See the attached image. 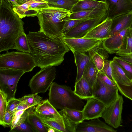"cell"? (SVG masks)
<instances>
[{
    "label": "cell",
    "instance_id": "d590c367",
    "mask_svg": "<svg viewBox=\"0 0 132 132\" xmlns=\"http://www.w3.org/2000/svg\"><path fill=\"white\" fill-rule=\"evenodd\" d=\"M7 100L4 93L0 89V124L5 127L4 122V116L7 107Z\"/></svg>",
    "mask_w": 132,
    "mask_h": 132
},
{
    "label": "cell",
    "instance_id": "52a82bcc",
    "mask_svg": "<svg viewBox=\"0 0 132 132\" xmlns=\"http://www.w3.org/2000/svg\"><path fill=\"white\" fill-rule=\"evenodd\" d=\"M25 73L18 70L0 68V89L5 94L7 101L15 97L18 82Z\"/></svg>",
    "mask_w": 132,
    "mask_h": 132
},
{
    "label": "cell",
    "instance_id": "9a60e30c",
    "mask_svg": "<svg viewBox=\"0 0 132 132\" xmlns=\"http://www.w3.org/2000/svg\"><path fill=\"white\" fill-rule=\"evenodd\" d=\"M112 20L107 17L89 31L83 38L101 40L110 37Z\"/></svg>",
    "mask_w": 132,
    "mask_h": 132
},
{
    "label": "cell",
    "instance_id": "836d02e7",
    "mask_svg": "<svg viewBox=\"0 0 132 132\" xmlns=\"http://www.w3.org/2000/svg\"><path fill=\"white\" fill-rule=\"evenodd\" d=\"M21 98L22 101L30 108L37 105L43 100L42 97L36 93L26 95L23 96Z\"/></svg>",
    "mask_w": 132,
    "mask_h": 132
},
{
    "label": "cell",
    "instance_id": "ffe728a7",
    "mask_svg": "<svg viewBox=\"0 0 132 132\" xmlns=\"http://www.w3.org/2000/svg\"><path fill=\"white\" fill-rule=\"evenodd\" d=\"M110 37L132 25V12L117 16L112 19Z\"/></svg>",
    "mask_w": 132,
    "mask_h": 132
},
{
    "label": "cell",
    "instance_id": "1f68e13d",
    "mask_svg": "<svg viewBox=\"0 0 132 132\" xmlns=\"http://www.w3.org/2000/svg\"><path fill=\"white\" fill-rule=\"evenodd\" d=\"M14 49L19 51L30 53L27 35L25 32L22 33L16 39Z\"/></svg>",
    "mask_w": 132,
    "mask_h": 132
},
{
    "label": "cell",
    "instance_id": "44dd1931",
    "mask_svg": "<svg viewBox=\"0 0 132 132\" xmlns=\"http://www.w3.org/2000/svg\"><path fill=\"white\" fill-rule=\"evenodd\" d=\"M74 87V93L81 99L93 98V87L83 77L75 82Z\"/></svg>",
    "mask_w": 132,
    "mask_h": 132
},
{
    "label": "cell",
    "instance_id": "7c38bea8",
    "mask_svg": "<svg viewBox=\"0 0 132 132\" xmlns=\"http://www.w3.org/2000/svg\"><path fill=\"white\" fill-rule=\"evenodd\" d=\"M108 8L109 18L112 19L132 12V0H104Z\"/></svg>",
    "mask_w": 132,
    "mask_h": 132
},
{
    "label": "cell",
    "instance_id": "6da1fadb",
    "mask_svg": "<svg viewBox=\"0 0 132 132\" xmlns=\"http://www.w3.org/2000/svg\"><path fill=\"white\" fill-rule=\"evenodd\" d=\"M30 53L37 67L41 69L60 65L70 50L63 37H53L39 30L27 35Z\"/></svg>",
    "mask_w": 132,
    "mask_h": 132
},
{
    "label": "cell",
    "instance_id": "b9f144b4",
    "mask_svg": "<svg viewBox=\"0 0 132 132\" xmlns=\"http://www.w3.org/2000/svg\"><path fill=\"white\" fill-rule=\"evenodd\" d=\"M14 114L10 111L7 108L4 119V122L5 127H11Z\"/></svg>",
    "mask_w": 132,
    "mask_h": 132
},
{
    "label": "cell",
    "instance_id": "4dcf8cb0",
    "mask_svg": "<svg viewBox=\"0 0 132 132\" xmlns=\"http://www.w3.org/2000/svg\"><path fill=\"white\" fill-rule=\"evenodd\" d=\"M79 0H49V6L63 9L71 12L72 8Z\"/></svg>",
    "mask_w": 132,
    "mask_h": 132
},
{
    "label": "cell",
    "instance_id": "ee69618b",
    "mask_svg": "<svg viewBox=\"0 0 132 132\" xmlns=\"http://www.w3.org/2000/svg\"><path fill=\"white\" fill-rule=\"evenodd\" d=\"M25 110L17 111L15 112L13 118L12 125L10 127V130L15 128L17 123Z\"/></svg>",
    "mask_w": 132,
    "mask_h": 132
},
{
    "label": "cell",
    "instance_id": "4fadbf2b",
    "mask_svg": "<svg viewBox=\"0 0 132 132\" xmlns=\"http://www.w3.org/2000/svg\"><path fill=\"white\" fill-rule=\"evenodd\" d=\"M59 112L62 116L68 132H76L78 125L84 120L82 110L65 108Z\"/></svg>",
    "mask_w": 132,
    "mask_h": 132
},
{
    "label": "cell",
    "instance_id": "f35d334b",
    "mask_svg": "<svg viewBox=\"0 0 132 132\" xmlns=\"http://www.w3.org/2000/svg\"><path fill=\"white\" fill-rule=\"evenodd\" d=\"M9 132H35L31 125L28 123L27 119L22 122L19 126Z\"/></svg>",
    "mask_w": 132,
    "mask_h": 132
},
{
    "label": "cell",
    "instance_id": "f546056e",
    "mask_svg": "<svg viewBox=\"0 0 132 132\" xmlns=\"http://www.w3.org/2000/svg\"><path fill=\"white\" fill-rule=\"evenodd\" d=\"M20 5L26 3L30 6L31 10L37 13L42 9L49 7L48 2L44 0H15Z\"/></svg>",
    "mask_w": 132,
    "mask_h": 132
},
{
    "label": "cell",
    "instance_id": "e0dca14e",
    "mask_svg": "<svg viewBox=\"0 0 132 132\" xmlns=\"http://www.w3.org/2000/svg\"><path fill=\"white\" fill-rule=\"evenodd\" d=\"M128 29H124L114 34L103 41V46L109 53L111 54L116 53L119 50Z\"/></svg>",
    "mask_w": 132,
    "mask_h": 132
},
{
    "label": "cell",
    "instance_id": "5b68a950",
    "mask_svg": "<svg viewBox=\"0 0 132 132\" xmlns=\"http://www.w3.org/2000/svg\"><path fill=\"white\" fill-rule=\"evenodd\" d=\"M37 67L30 53L20 51H6L0 55V68L18 70L25 72L32 71Z\"/></svg>",
    "mask_w": 132,
    "mask_h": 132
},
{
    "label": "cell",
    "instance_id": "e575fe53",
    "mask_svg": "<svg viewBox=\"0 0 132 132\" xmlns=\"http://www.w3.org/2000/svg\"><path fill=\"white\" fill-rule=\"evenodd\" d=\"M113 60L121 67L127 77L132 81V63L125 60L119 57L114 56Z\"/></svg>",
    "mask_w": 132,
    "mask_h": 132
},
{
    "label": "cell",
    "instance_id": "74e56055",
    "mask_svg": "<svg viewBox=\"0 0 132 132\" xmlns=\"http://www.w3.org/2000/svg\"><path fill=\"white\" fill-rule=\"evenodd\" d=\"M118 90L126 97L132 101V81L130 86H126L115 82Z\"/></svg>",
    "mask_w": 132,
    "mask_h": 132
},
{
    "label": "cell",
    "instance_id": "8992f818",
    "mask_svg": "<svg viewBox=\"0 0 132 132\" xmlns=\"http://www.w3.org/2000/svg\"><path fill=\"white\" fill-rule=\"evenodd\" d=\"M55 66H50L41 68L31 78L29 86L32 93H45L55 79L56 75Z\"/></svg>",
    "mask_w": 132,
    "mask_h": 132
},
{
    "label": "cell",
    "instance_id": "9c48e42d",
    "mask_svg": "<svg viewBox=\"0 0 132 132\" xmlns=\"http://www.w3.org/2000/svg\"><path fill=\"white\" fill-rule=\"evenodd\" d=\"M123 102L122 96L119 95L115 101L106 107L102 114L101 117L105 123L114 128H118L122 126V113Z\"/></svg>",
    "mask_w": 132,
    "mask_h": 132
},
{
    "label": "cell",
    "instance_id": "d6a6232c",
    "mask_svg": "<svg viewBox=\"0 0 132 132\" xmlns=\"http://www.w3.org/2000/svg\"><path fill=\"white\" fill-rule=\"evenodd\" d=\"M14 11L21 19L27 16H35L37 14L32 11L30 6L24 3L18 6L13 7Z\"/></svg>",
    "mask_w": 132,
    "mask_h": 132
},
{
    "label": "cell",
    "instance_id": "f1b7e54d",
    "mask_svg": "<svg viewBox=\"0 0 132 132\" xmlns=\"http://www.w3.org/2000/svg\"><path fill=\"white\" fill-rule=\"evenodd\" d=\"M98 72L99 71L90 59L85 68L82 77L93 87L96 81Z\"/></svg>",
    "mask_w": 132,
    "mask_h": 132
},
{
    "label": "cell",
    "instance_id": "3957f363",
    "mask_svg": "<svg viewBox=\"0 0 132 132\" xmlns=\"http://www.w3.org/2000/svg\"><path fill=\"white\" fill-rule=\"evenodd\" d=\"M71 13L66 10L52 6L42 9L37 15L39 30L51 37H63L62 31Z\"/></svg>",
    "mask_w": 132,
    "mask_h": 132
},
{
    "label": "cell",
    "instance_id": "ba28073f",
    "mask_svg": "<svg viewBox=\"0 0 132 132\" xmlns=\"http://www.w3.org/2000/svg\"><path fill=\"white\" fill-rule=\"evenodd\" d=\"M118 90L117 86L113 87L109 86L97 78L93 86V98L102 102L106 106H108L119 96Z\"/></svg>",
    "mask_w": 132,
    "mask_h": 132
},
{
    "label": "cell",
    "instance_id": "7bdbcfd3",
    "mask_svg": "<svg viewBox=\"0 0 132 132\" xmlns=\"http://www.w3.org/2000/svg\"><path fill=\"white\" fill-rule=\"evenodd\" d=\"M102 70L109 78L115 82L112 76L110 61L108 60L105 63Z\"/></svg>",
    "mask_w": 132,
    "mask_h": 132
},
{
    "label": "cell",
    "instance_id": "d4e9b609",
    "mask_svg": "<svg viewBox=\"0 0 132 132\" xmlns=\"http://www.w3.org/2000/svg\"><path fill=\"white\" fill-rule=\"evenodd\" d=\"M108 12V8L96 9L71 13L69 20L91 19L99 16Z\"/></svg>",
    "mask_w": 132,
    "mask_h": 132
},
{
    "label": "cell",
    "instance_id": "bcb514c9",
    "mask_svg": "<svg viewBox=\"0 0 132 132\" xmlns=\"http://www.w3.org/2000/svg\"><path fill=\"white\" fill-rule=\"evenodd\" d=\"M119 57L125 60L132 63V53L125 56Z\"/></svg>",
    "mask_w": 132,
    "mask_h": 132
},
{
    "label": "cell",
    "instance_id": "4316f807",
    "mask_svg": "<svg viewBox=\"0 0 132 132\" xmlns=\"http://www.w3.org/2000/svg\"><path fill=\"white\" fill-rule=\"evenodd\" d=\"M35 113L48 128H53L56 132H68L63 117L56 119H48L41 116Z\"/></svg>",
    "mask_w": 132,
    "mask_h": 132
},
{
    "label": "cell",
    "instance_id": "c3c4849f",
    "mask_svg": "<svg viewBox=\"0 0 132 132\" xmlns=\"http://www.w3.org/2000/svg\"><path fill=\"white\" fill-rule=\"evenodd\" d=\"M56 132L55 130L53 128H48V132Z\"/></svg>",
    "mask_w": 132,
    "mask_h": 132
},
{
    "label": "cell",
    "instance_id": "cb8c5ba5",
    "mask_svg": "<svg viewBox=\"0 0 132 132\" xmlns=\"http://www.w3.org/2000/svg\"><path fill=\"white\" fill-rule=\"evenodd\" d=\"M75 58V62L77 67V74L76 82L82 78L84 71L90 58L89 55L85 53H73Z\"/></svg>",
    "mask_w": 132,
    "mask_h": 132
},
{
    "label": "cell",
    "instance_id": "7a4b0ae2",
    "mask_svg": "<svg viewBox=\"0 0 132 132\" xmlns=\"http://www.w3.org/2000/svg\"><path fill=\"white\" fill-rule=\"evenodd\" d=\"M0 53L13 49L16 40L24 32V23L7 0H0Z\"/></svg>",
    "mask_w": 132,
    "mask_h": 132
},
{
    "label": "cell",
    "instance_id": "60d3db41",
    "mask_svg": "<svg viewBox=\"0 0 132 132\" xmlns=\"http://www.w3.org/2000/svg\"><path fill=\"white\" fill-rule=\"evenodd\" d=\"M97 79L109 86L113 87L117 86L116 83L109 78L102 70L99 71L97 75Z\"/></svg>",
    "mask_w": 132,
    "mask_h": 132
},
{
    "label": "cell",
    "instance_id": "603a6c76",
    "mask_svg": "<svg viewBox=\"0 0 132 132\" xmlns=\"http://www.w3.org/2000/svg\"><path fill=\"white\" fill-rule=\"evenodd\" d=\"M110 62L112 76L115 82L125 85H131V81L126 76L121 67L113 60Z\"/></svg>",
    "mask_w": 132,
    "mask_h": 132
},
{
    "label": "cell",
    "instance_id": "5bb4252c",
    "mask_svg": "<svg viewBox=\"0 0 132 132\" xmlns=\"http://www.w3.org/2000/svg\"><path fill=\"white\" fill-rule=\"evenodd\" d=\"M106 107L104 104L96 99H87L82 110L84 120H89L101 117Z\"/></svg>",
    "mask_w": 132,
    "mask_h": 132
},
{
    "label": "cell",
    "instance_id": "8fae6325",
    "mask_svg": "<svg viewBox=\"0 0 132 132\" xmlns=\"http://www.w3.org/2000/svg\"><path fill=\"white\" fill-rule=\"evenodd\" d=\"M108 12L96 17L83 21L64 34V38H82L107 17Z\"/></svg>",
    "mask_w": 132,
    "mask_h": 132
},
{
    "label": "cell",
    "instance_id": "8d00e7d4",
    "mask_svg": "<svg viewBox=\"0 0 132 132\" xmlns=\"http://www.w3.org/2000/svg\"><path fill=\"white\" fill-rule=\"evenodd\" d=\"M73 19L65 21L62 33L63 35L80 23L89 19Z\"/></svg>",
    "mask_w": 132,
    "mask_h": 132
},
{
    "label": "cell",
    "instance_id": "277c9868",
    "mask_svg": "<svg viewBox=\"0 0 132 132\" xmlns=\"http://www.w3.org/2000/svg\"><path fill=\"white\" fill-rule=\"evenodd\" d=\"M48 101L56 109L65 108L81 110L84 105L82 99L74 93L71 87L53 82L49 89Z\"/></svg>",
    "mask_w": 132,
    "mask_h": 132
},
{
    "label": "cell",
    "instance_id": "f6af8a7d",
    "mask_svg": "<svg viewBox=\"0 0 132 132\" xmlns=\"http://www.w3.org/2000/svg\"><path fill=\"white\" fill-rule=\"evenodd\" d=\"M30 107L22 101L17 107L16 111L19 110H25Z\"/></svg>",
    "mask_w": 132,
    "mask_h": 132
},
{
    "label": "cell",
    "instance_id": "681fc988",
    "mask_svg": "<svg viewBox=\"0 0 132 132\" xmlns=\"http://www.w3.org/2000/svg\"><path fill=\"white\" fill-rule=\"evenodd\" d=\"M45 0V1H48L49 0Z\"/></svg>",
    "mask_w": 132,
    "mask_h": 132
},
{
    "label": "cell",
    "instance_id": "d6986e66",
    "mask_svg": "<svg viewBox=\"0 0 132 132\" xmlns=\"http://www.w3.org/2000/svg\"><path fill=\"white\" fill-rule=\"evenodd\" d=\"M88 52L89 56L99 71L102 70L109 57V53L103 47L102 43L99 46Z\"/></svg>",
    "mask_w": 132,
    "mask_h": 132
},
{
    "label": "cell",
    "instance_id": "2e32d148",
    "mask_svg": "<svg viewBox=\"0 0 132 132\" xmlns=\"http://www.w3.org/2000/svg\"><path fill=\"white\" fill-rule=\"evenodd\" d=\"M111 126L101 120L99 118L90 120L79 124L76 132H116Z\"/></svg>",
    "mask_w": 132,
    "mask_h": 132
},
{
    "label": "cell",
    "instance_id": "484cf974",
    "mask_svg": "<svg viewBox=\"0 0 132 132\" xmlns=\"http://www.w3.org/2000/svg\"><path fill=\"white\" fill-rule=\"evenodd\" d=\"M34 107L29 109L27 120L35 132H48V128L42 122L34 110Z\"/></svg>",
    "mask_w": 132,
    "mask_h": 132
},
{
    "label": "cell",
    "instance_id": "83f0119b",
    "mask_svg": "<svg viewBox=\"0 0 132 132\" xmlns=\"http://www.w3.org/2000/svg\"><path fill=\"white\" fill-rule=\"evenodd\" d=\"M132 53V27L127 29L124 37L122 45L116 53L119 56H125Z\"/></svg>",
    "mask_w": 132,
    "mask_h": 132
},
{
    "label": "cell",
    "instance_id": "ac0fdd59",
    "mask_svg": "<svg viewBox=\"0 0 132 132\" xmlns=\"http://www.w3.org/2000/svg\"><path fill=\"white\" fill-rule=\"evenodd\" d=\"M34 110L39 115L47 118L56 119L62 117L50 102L48 99L43 100L39 104L35 106Z\"/></svg>",
    "mask_w": 132,
    "mask_h": 132
},
{
    "label": "cell",
    "instance_id": "7402d4cb",
    "mask_svg": "<svg viewBox=\"0 0 132 132\" xmlns=\"http://www.w3.org/2000/svg\"><path fill=\"white\" fill-rule=\"evenodd\" d=\"M108 8L104 1L96 0H79L74 6L71 13L96 9Z\"/></svg>",
    "mask_w": 132,
    "mask_h": 132
},
{
    "label": "cell",
    "instance_id": "ab89813d",
    "mask_svg": "<svg viewBox=\"0 0 132 132\" xmlns=\"http://www.w3.org/2000/svg\"><path fill=\"white\" fill-rule=\"evenodd\" d=\"M22 101L21 98H11L7 101V108L11 112L14 113L16 108Z\"/></svg>",
    "mask_w": 132,
    "mask_h": 132
},
{
    "label": "cell",
    "instance_id": "7dc6e473",
    "mask_svg": "<svg viewBox=\"0 0 132 132\" xmlns=\"http://www.w3.org/2000/svg\"><path fill=\"white\" fill-rule=\"evenodd\" d=\"M12 5L13 7L19 6L15 0H7Z\"/></svg>",
    "mask_w": 132,
    "mask_h": 132
},
{
    "label": "cell",
    "instance_id": "f907efd6",
    "mask_svg": "<svg viewBox=\"0 0 132 132\" xmlns=\"http://www.w3.org/2000/svg\"><path fill=\"white\" fill-rule=\"evenodd\" d=\"M131 27H132V26H131Z\"/></svg>",
    "mask_w": 132,
    "mask_h": 132
},
{
    "label": "cell",
    "instance_id": "30bf717a",
    "mask_svg": "<svg viewBox=\"0 0 132 132\" xmlns=\"http://www.w3.org/2000/svg\"><path fill=\"white\" fill-rule=\"evenodd\" d=\"M63 40L72 53L88 52L99 46L102 40L84 38H63Z\"/></svg>",
    "mask_w": 132,
    "mask_h": 132
}]
</instances>
